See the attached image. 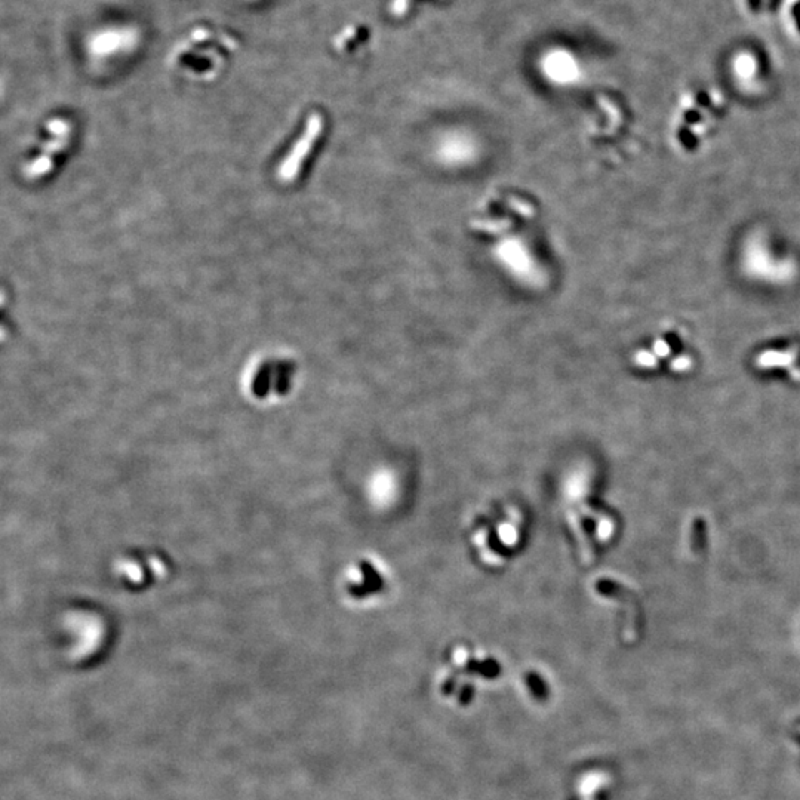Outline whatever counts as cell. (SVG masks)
Masks as SVG:
<instances>
[{"mask_svg": "<svg viewBox=\"0 0 800 800\" xmlns=\"http://www.w3.org/2000/svg\"><path fill=\"white\" fill-rule=\"evenodd\" d=\"M356 36V29L354 27H347L344 29L341 33H339L335 39H334V46L335 49H344L346 44L349 42L350 39H353Z\"/></svg>", "mask_w": 800, "mask_h": 800, "instance_id": "2", "label": "cell"}, {"mask_svg": "<svg viewBox=\"0 0 800 800\" xmlns=\"http://www.w3.org/2000/svg\"><path fill=\"white\" fill-rule=\"evenodd\" d=\"M791 14H793V18H794V21H796V26H797L799 33H800V0L793 6Z\"/></svg>", "mask_w": 800, "mask_h": 800, "instance_id": "3", "label": "cell"}, {"mask_svg": "<svg viewBox=\"0 0 800 800\" xmlns=\"http://www.w3.org/2000/svg\"><path fill=\"white\" fill-rule=\"evenodd\" d=\"M760 4H762V0H749V5L751 11H759Z\"/></svg>", "mask_w": 800, "mask_h": 800, "instance_id": "4", "label": "cell"}, {"mask_svg": "<svg viewBox=\"0 0 800 800\" xmlns=\"http://www.w3.org/2000/svg\"><path fill=\"white\" fill-rule=\"evenodd\" d=\"M138 29L135 27H109L94 33L89 39V49L99 58L132 51L139 44Z\"/></svg>", "mask_w": 800, "mask_h": 800, "instance_id": "1", "label": "cell"}]
</instances>
